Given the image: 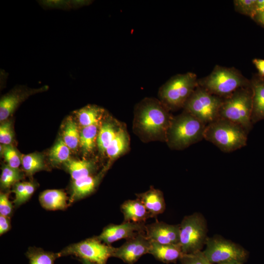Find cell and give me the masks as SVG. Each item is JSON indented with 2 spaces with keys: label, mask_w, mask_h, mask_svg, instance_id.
Wrapping results in <instances>:
<instances>
[{
  "label": "cell",
  "mask_w": 264,
  "mask_h": 264,
  "mask_svg": "<svg viewBox=\"0 0 264 264\" xmlns=\"http://www.w3.org/2000/svg\"><path fill=\"white\" fill-rule=\"evenodd\" d=\"M104 110L94 105H88L79 110L77 116L79 124L83 128L98 123Z\"/></svg>",
  "instance_id": "obj_25"
},
{
  "label": "cell",
  "mask_w": 264,
  "mask_h": 264,
  "mask_svg": "<svg viewBox=\"0 0 264 264\" xmlns=\"http://www.w3.org/2000/svg\"><path fill=\"white\" fill-rule=\"evenodd\" d=\"M13 138V132L10 122H5L0 126V142L3 145H10Z\"/></svg>",
  "instance_id": "obj_35"
},
{
  "label": "cell",
  "mask_w": 264,
  "mask_h": 264,
  "mask_svg": "<svg viewBox=\"0 0 264 264\" xmlns=\"http://www.w3.org/2000/svg\"><path fill=\"white\" fill-rule=\"evenodd\" d=\"M145 223L123 222L120 224H110L104 228L97 238L103 243L111 244L122 239H129L145 230Z\"/></svg>",
  "instance_id": "obj_12"
},
{
  "label": "cell",
  "mask_w": 264,
  "mask_h": 264,
  "mask_svg": "<svg viewBox=\"0 0 264 264\" xmlns=\"http://www.w3.org/2000/svg\"><path fill=\"white\" fill-rule=\"evenodd\" d=\"M26 256L29 259V264H54L55 260L60 257L58 253L46 251L36 247H30Z\"/></svg>",
  "instance_id": "obj_26"
},
{
  "label": "cell",
  "mask_w": 264,
  "mask_h": 264,
  "mask_svg": "<svg viewBox=\"0 0 264 264\" xmlns=\"http://www.w3.org/2000/svg\"><path fill=\"white\" fill-rule=\"evenodd\" d=\"M128 145L127 132L123 128L119 127L114 138L107 149L106 153L110 158H116L127 150Z\"/></svg>",
  "instance_id": "obj_22"
},
{
  "label": "cell",
  "mask_w": 264,
  "mask_h": 264,
  "mask_svg": "<svg viewBox=\"0 0 264 264\" xmlns=\"http://www.w3.org/2000/svg\"><path fill=\"white\" fill-rule=\"evenodd\" d=\"M99 130L98 123L82 128L79 144L84 153H90L94 149Z\"/></svg>",
  "instance_id": "obj_23"
},
{
  "label": "cell",
  "mask_w": 264,
  "mask_h": 264,
  "mask_svg": "<svg viewBox=\"0 0 264 264\" xmlns=\"http://www.w3.org/2000/svg\"><path fill=\"white\" fill-rule=\"evenodd\" d=\"M70 149L62 139H60L49 151V156L53 164L65 163L69 159Z\"/></svg>",
  "instance_id": "obj_31"
},
{
  "label": "cell",
  "mask_w": 264,
  "mask_h": 264,
  "mask_svg": "<svg viewBox=\"0 0 264 264\" xmlns=\"http://www.w3.org/2000/svg\"><path fill=\"white\" fill-rule=\"evenodd\" d=\"M253 91L250 86L240 88L223 98L219 118L231 121L249 133L253 128L251 120Z\"/></svg>",
  "instance_id": "obj_5"
},
{
  "label": "cell",
  "mask_w": 264,
  "mask_h": 264,
  "mask_svg": "<svg viewBox=\"0 0 264 264\" xmlns=\"http://www.w3.org/2000/svg\"><path fill=\"white\" fill-rule=\"evenodd\" d=\"M170 110L159 100L146 98L135 109L134 128L143 138L166 141L173 117Z\"/></svg>",
  "instance_id": "obj_1"
},
{
  "label": "cell",
  "mask_w": 264,
  "mask_h": 264,
  "mask_svg": "<svg viewBox=\"0 0 264 264\" xmlns=\"http://www.w3.org/2000/svg\"><path fill=\"white\" fill-rule=\"evenodd\" d=\"M136 197L144 205L152 218L156 217L165 210L163 194L158 189L151 187L145 192L136 194Z\"/></svg>",
  "instance_id": "obj_18"
},
{
  "label": "cell",
  "mask_w": 264,
  "mask_h": 264,
  "mask_svg": "<svg viewBox=\"0 0 264 264\" xmlns=\"http://www.w3.org/2000/svg\"><path fill=\"white\" fill-rule=\"evenodd\" d=\"M149 254L162 263L170 264L179 261L183 253L179 244H161L151 241Z\"/></svg>",
  "instance_id": "obj_19"
},
{
  "label": "cell",
  "mask_w": 264,
  "mask_h": 264,
  "mask_svg": "<svg viewBox=\"0 0 264 264\" xmlns=\"http://www.w3.org/2000/svg\"><path fill=\"white\" fill-rule=\"evenodd\" d=\"M46 88V86L37 89L17 88L2 96L0 101V121L1 122L7 119L19 104L28 96Z\"/></svg>",
  "instance_id": "obj_14"
},
{
  "label": "cell",
  "mask_w": 264,
  "mask_h": 264,
  "mask_svg": "<svg viewBox=\"0 0 264 264\" xmlns=\"http://www.w3.org/2000/svg\"><path fill=\"white\" fill-rule=\"evenodd\" d=\"M115 248L103 243L95 237L71 244L58 253L60 257L75 256L82 263L107 264L109 258L113 257Z\"/></svg>",
  "instance_id": "obj_9"
},
{
  "label": "cell",
  "mask_w": 264,
  "mask_h": 264,
  "mask_svg": "<svg viewBox=\"0 0 264 264\" xmlns=\"http://www.w3.org/2000/svg\"><path fill=\"white\" fill-rule=\"evenodd\" d=\"M104 171L97 175H90L72 180L69 203L82 199L92 194L98 186Z\"/></svg>",
  "instance_id": "obj_15"
},
{
  "label": "cell",
  "mask_w": 264,
  "mask_h": 264,
  "mask_svg": "<svg viewBox=\"0 0 264 264\" xmlns=\"http://www.w3.org/2000/svg\"><path fill=\"white\" fill-rule=\"evenodd\" d=\"M119 128L110 122H106L102 125L99 130L96 142L100 152L106 153Z\"/></svg>",
  "instance_id": "obj_24"
},
{
  "label": "cell",
  "mask_w": 264,
  "mask_h": 264,
  "mask_svg": "<svg viewBox=\"0 0 264 264\" xmlns=\"http://www.w3.org/2000/svg\"><path fill=\"white\" fill-rule=\"evenodd\" d=\"M234 9L237 12L253 19L256 15V0H235Z\"/></svg>",
  "instance_id": "obj_32"
},
{
  "label": "cell",
  "mask_w": 264,
  "mask_h": 264,
  "mask_svg": "<svg viewBox=\"0 0 264 264\" xmlns=\"http://www.w3.org/2000/svg\"><path fill=\"white\" fill-rule=\"evenodd\" d=\"M252 20L264 28V11L257 14Z\"/></svg>",
  "instance_id": "obj_39"
},
{
  "label": "cell",
  "mask_w": 264,
  "mask_h": 264,
  "mask_svg": "<svg viewBox=\"0 0 264 264\" xmlns=\"http://www.w3.org/2000/svg\"><path fill=\"white\" fill-rule=\"evenodd\" d=\"M11 228L9 218L0 215V234L6 233Z\"/></svg>",
  "instance_id": "obj_37"
},
{
  "label": "cell",
  "mask_w": 264,
  "mask_h": 264,
  "mask_svg": "<svg viewBox=\"0 0 264 264\" xmlns=\"http://www.w3.org/2000/svg\"><path fill=\"white\" fill-rule=\"evenodd\" d=\"M179 225V243L183 254L201 251L207 239V223L203 215L196 212L185 216Z\"/></svg>",
  "instance_id": "obj_7"
},
{
  "label": "cell",
  "mask_w": 264,
  "mask_h": 264,
  "mask_svg": "<svg viewBox=\"0 0 264 264\" xmlns=\"http://www.w3.org/2000/svg\"><path fill=\"white\" fill-rule=\"evenodd\" d=\"M145 235L150 241L161 244H177L179 243V225L155 221L145 225Z\"/></svg>",
  "instance_id": "obj_13"
},
{
  "label": "cell",
  "mask_w": 264,
  "mask_h": 264,
  "mask_svg": "<svg viewBox=\"0 0 264 264\" xmlns=\"http://www.w3.org/2000/svg\"><path fill=\"white\" fill-rule=\"evenodd\" d=\"M250 80L253 91L251 120L254 125L264 120V78L255 73Z\"/></svg>",
  "instance_id": "obj_16"
},
{
  "label": "cell",
  "mask_w": 264,
  "mask_h": 264,
  "mask_svg": "<svg viewBox=\"0 0 264 264\" xmlns=\"http://www.w3.org/2000/svg\"><path fill=\"white\" fill-rule=\"evenodd\" d=\"M248 133L240 125L219 118L206 126L204 139L224 153H231L247 144Z\"/></svg>",
  "instance_id": "obj_3"
},
{
  "label": "cell",
  "mask_w": 264,
  "mask_h": 264,
  "mask_svg": "<svg viewBox=\"0 0 264 264\" xmlns=\"http://www.w3.org/2000/svg\"><path fill=\"white\" fill-rule=\"evenodd\" d=\"M83 263V264H89L87 263Z\"/></svg>",
  "instance_id": "obj_42"
},
{
  "label": "cell",
  "mask_w": 264,
  "mask_h": 264,
  "mask_svg": "<svg viewBox=\"0 0 264 264\" xmlns=\"http://www.w3.org/2000/svg\"><path fill=\"white\" fill-rule=\"evenodd\" d=\"M64 164L72 180L92 175L95 170L94 163L90 160L69 159Z\"/></svg>",
  "instance_id": "obj_21"
},
{
  "label": "cell",
  "mask_w": 264,
  "mask_h": 264,
  "mask_svg": "<svg viewBox=\"0 0 264 264\" xmlns=\"http://www.w3.org/2000/svg\"><path fill=\"white\" fill-rule=\"evenodd\" d=\"M68 200L66 193L61 190H45L39 196L41 205L48 210H64L69 204Z\"/></svg>",
  "instance_id": "obj_20"
},
{
  "label": "cell",
  "mask_w": 264,
  "mask_h": 264,
  "mask_svg": "<svg viewBox=\"0 0 264 264\" xmlns=\"http://www.w3.org/2000/svg\"><path fill=\"white\" fill-rule=\"evenodd\" d=\"M198 85L223 98L240 88L250 86V80L235 67L217 65L208 75L198 79Z\"/></svg>",
  "instance_id": "obj_4"
},
{
  "label": "cell",
  "mask_w": 264,
  "mask_h": 264,
  "mask_svg": "<svg viewBox=\"0 0 264 264\" xmlns=\"http://www.w3.org/2000/svg\"><path fill=\"white\" fill-rule=\"evenodd\" d=\"M198 86L197 75L191 72L172 77L160 88V101L170 110L183 108Z\"/></svg>",
  "instance_id": "obj_6"
},
{
  "label": "cell",
  "mask_w": 264,
  "mask_h": 264,
  "mask_svg": "<svg viewBox=\"0 0 264 264\" xmlns=\"http://www.w3.org/2000/svg\"><path fill=\"white\" fill-rule=\"evenodd\" d=\"M22 177L23 174L18 169L13 168L5 165L2 167L0 186L3 189H7L19 182Z\"/></svg>",
  "instance_id": "obj_30"
},
{
  "label": "cell",
  "mask_w": 264,
  "mask_h": 264,
  "mask_svg": "<svg viewBox=\"0 0 264 264\" xmlns=\"http://www.w3.org/2000/svg\"><path fill=\"white\" fill-rule=\"evenodd\" d=\"M123 215L124 222L145 223L152 218L143 203L138 198L124 201L120 206Z\"/></svg>",
  "instance_id": "obj_17"
},
{
  "label": "cell",
  "mask_w": 264,
  "mask_h": 264,
  "mask_svg": "<svg viewBox=\"0 0 264 264\" xmlns=\"http://www.w3.org/2000/svg\"><path fill=\"white\" fill-rule=\"evenodd\" d=\"M206 125L183 110L173 117L168 131L166 142L172 149L180 150L204 139Z\"/></svg>",
  "instance_id": "obj_2"
},
{
  "label": "cell",
  "mask_w": 264,
  "mask_h": 264,
  "mask_svg": "<svg viewBox=\"0 0 264 264\" xmlns=\"http://www.w3.org/2000/svg\"><path fill=\"white\" fill-rule=\"evenodd\" d=\"M2 153L7 165L13 168L18 169L21 160L15 148L10 144L3 145Z\"/></svg>",
  "instance_id": "obj_33"
},
{
  "label": "cell",
  "mask_w": 264,
  "mask_h": 264,
  "mask_svg": "<svg viewBox=\"0 0 264 264\" xmlns=\"http://www.w3.org/2000/svg\"><path fill=\"white\" fill-rule=\"evenodd\" d=\"M203 253L212 264H243L249 257V252L241 245L221 236L208 237Z\"/></svg>",
  "instance_id": "obj_8"
},
{
  "label": "cell",
  "mask_w": 264,
  "mask_h": 264,
  "mask_svg": "<svg viewBox=\"0 0 264 264\" xmlns=\"http://www.w3.org/2000/svg\"><path fill=\"white\" fill-rule=\"evenodd\" d=\"M63 140L70 150L76 149L80 141V132L76 123L68 118L63 134Z\"/></svg>",
  "instance_id": "obj_28"
},
{
  "label": "cell",
  "mask_w": 264,
  "mask_h": 264,
  "mask_svg": "<svg viewBox=\"0 0 264 264\" xmlns=\"http://www.w3.org/2000/svg\"><path fill=\"white\" fill-rule=\"evenodd\" d=\"M241 264L239 263H226V264Z\"/></svg>",
  "instance_id": "obj_41"
},
{
  "label": "cell",
  "mask_w": 264,
  "mask_h": 264,
  "mask_svg": "<svg viewBox=\"0 0 264 264\" xmlns=\"http://www.w3.org/2000/svg\"><path fill=\"white\" fill-rule=\"evenodd\" d=\"M13 186L12 192L15 195L13 203L16 207L27 201L34 193L36 188L35 185L31 182H18Z\"/></svg>",
  "instance_id": "obj_27"
},
{
  "label": "cell",
  "mask_w": 264,
  "mask_h": 264,
  "mask_svg": "<svg viewBox=\"0 0 264 264\" xmlns=\"http://www.w3.org/2000/svg\"><path fill=\"white\" fill-rule=\"evenodd\" d=\"M12 212L13 206L9 199L8 194L1 192L0 194V215L10 218Z\"/></svg>",
  "instance_id": "obj_36"
},
{
  "label": "cell",
  "mask_w": 264,
  "mask_h": 264,
  "mask_svg": "<svg viewBox=\"0 0 264 264\" xmlns=\"http://www.w3.org/2000/svg\"><path fill=\"white\" fill-rule=\"evenodd\" d=\"M151 241L145 232L126 240L121 246L115 248L113 257L121 259L127 264H134L143 255L149 254Z\"/></svg>",
  "instance_id": "obj_11"
},
{
  "label": "cell",
  "mask_w": 264,
  "mask_h": 264,
  "mask_svg": "<svg viewBox=\"0 0 264 264\" xmlns=\"http://www.w3.org/2000/svg\"><path fill=\"white\" fill-rule=\"evenodd\" d=\"M252 61L258 71L257 74L260 76L264 78V59L254 58Z\"/></svg>",
  "instance_id": "obj_38"
},
{
  "label": "cell",
  "mask_w": 264,
  "mask_h": 264,
  "mask_svg": "<svg viewBox=\"0 0 264 264\" xmlns=\"http://www.w3.org/2000/svg\"><path fill=\"white\" fill-rule=\"evenodd\" d=\"M21 163L24 171L29 176L44 168L43 155L37 153L23 155L21 158Z\"/></svg>",
  "instance_id": "obj_29"
},
{
  "label": "cell",
  "mask_w": 264,
  "mask_h": 264,
  "mask_svg": "<svg viewBox=\"0 0 264 264\" xmlns=\"http://www.w3.org/2000/svg\"><path fill=\"white\" fill-rule=\"evenodd\" d=\"M263 11H264V0H256V15L259 13L262 12Z\"/></svg>",
  "instance_id": "obj_40"
},
{
  "label": "cell",
  "mask_w": 264,
  "mask_h": 264,
  "mask_svg": "<svg viewBox=\"0 0 264 264\" xmlns=\"http://www.w3.org/2000/svg\"><path fill=\"white\" fill-rule=\"evenodd\" d=\"M179 261L181 264H212L201 250L190 254H182Z\"/></svg>",
  "instance_id": "obj_34"
},
{
  "label": "cell",
  "mask_w": 264,
  "mask_h": 264,
  "mask_svg": "<svg viewBox=\"0 0 264 264\" xmlns=\"http://www.w3.org/2000/svg\"><path fill=\"white\" fill-rule=\"evenodd\" d=\"M222 101L198 85L183 109L207 125L219 118Z\"/></svg>",
  "instance_id": "obj_10"
}]
</instances>
